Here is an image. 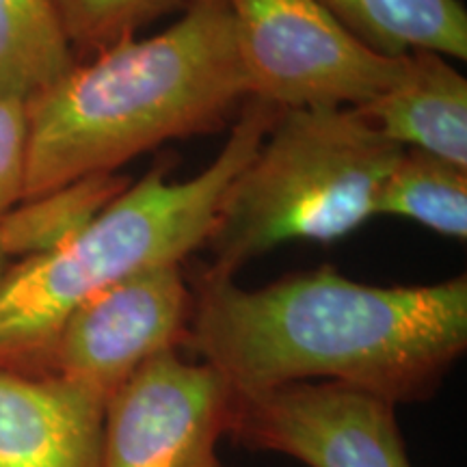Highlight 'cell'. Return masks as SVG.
Instances as JSON below:
<instances>
[{"label": "cell", "instance_id": "cell-9", "mask_svg": "<svg viewBox=\"0 0 467 467\" xmlns=\"http://www.w3.org/2000/svg\"><path fill=\"white\" fill-rule=\"evenodd\" d=\"M104 409L80 383L0 370V467H102Z\"/></svg>", "mask_w": 467, "mask_h": 467}, {"label": "cell", "instance_id": "cell-3", "mask_svg": "<svg viewBox=\"0 0 467 467\" xmlns=\"http://www.w3.org/2000/svg\"><path fill=\"white\" fill-rule=\"evenodd\" d=\"M279 113L249 98L219 156L202 173L175 182L161 162L72 241L11 262L0 275V370L50 375L58 334L83 303L132 273L182 265L206 247L227 186Z\"/></svg>", "mask_w": 467, "mask_h": 467}, {"label": "cell", "instance_id": "cell-2", "mask_svg": "<svg viewBox=\"0 0 467 467\" xmlns=\"http://www.w3.org/2000/svg\"><path fill=\"white\" fill-rule=\"evenodd\" d=\"M249 80L227 0H192L159 35L128 39L76 63L25 104L22 200L128 161L175 139L219 130Z\"/></svg>", "mask_w": 467, "mask_h": 467}, {"label": "cell", "instance_id": "cell-5", "mask_svg": "<svg viewBox=\"0 0 467 467\" xmlns=\"http://www.w3.org/2000/svg\"><path fill=\"white\" fill-rule=\"evenodd\" d=\"M249 98L277 110L361 109L388 91L407 55L372 50L317 0H227Z\"/></svg>", "mask_w": 467, "mask_h": 467}, {"label": "cell", "instance_id": "cell-4", "mask_svg": "<svg viewBox=\"0 0 467 467\" xmlns=\"http://www.w3.org/2000/svg\"><path fill=\"white\" fill-rule=\"evenodd\" d=\"M400 154L358 109L282 110L219 203L206 271L234 277L282 244L359 230Z\"/></svg>", "mask_w": 467, "mask_h": 467}, {"label": "cell", "instance_id": "cell-8", "mask_svg": "<svg viewBox=\"0 0 467 467\" xmlns=\"http://www.w3.org/2000/svg\"><path fill=\"white\" fill-rule=\"evenodd\" d=\"M192 290L182 265L132 273L83 303L58 334L50 375L110 399L134 372L186 340Z\"/></svg>", "mask_w": 467, "mask_h": 467}, {"label": "cell", "instance_id": "cell-11", "mask_svg": "<svg viewBox=\"0 0 467 467\" xmlns=\"http://www.w3.org/2000/svg\"><path fill=\"white\" fill-rule=\"evenodd\" d=\"M372 50L467 58V14L459 0H317Z\"/></svg>", "mask_w": 467, "mask_h": 467}, {"label": "cell", "instance_id": "cell-7", "mask_svg": "<svg viewBox=\"0 0 467 467\" xmlns=\"http://www.w3.org/2000/svg\"><path fill=\"white\" fill-rule=\"evenodd\" d=\"M225 437L306 467H411L396 405L340 383L234 394Z\"/></svg>", "mask_w": 467, "mask_h": 467}, {"label": "cell", "instance_id": "cell-10", "mask_svg": "<svg viewBox=\"0 0 467 467\" xmlns=\"http://www.w3.org/2000/svg\"><path fill=\"white\" fill-rule=\"evenodd\" d=\"M358 110L402 150L467 169V80L446 57L407 52L400 78Z\"/></svg>", "mask_w": 467, "mask_h": 467}, {"label": "cell", "instance_id": "cell-16", "mask_svg": "<svg viewBox=\"0 0 467 467\" xmlns=\"http://www.w3.org/2000/svg\"><path fill=\"white\" fill-rule=\"evenodd\" d=\"M25 148L26 115L25 104L0 102V230L9 210L22 200L25 189ZM11 260L0 243V275Z\"/></svg>", "mask_w": 467, "mask_h": 467}, {"label": "cell", "instance_id": "cell-15", "mask_svg": "<svg viewBox=\"0 0 467 467\" xmlns=\"http://www.w3.org/2000/svg\"><path fill=\"white\" fill-rule=\"evenodd\" d=\"M192 0H55L63 31L78 57H96L137 37L143 25Z\"/></svg>", "mask_w": 467, "mask_h": 467}, {"label": "cell", "instance_id": "cell-1", "mask_svg": "<svg viewBox=\"0 0 467 467\" xmlns=\"http://www.w3.org/2000/svg\"><path fill=\"white\" fill-rule=\"evenodd\" d=\"M184 347L234 394L340 383L392 405L431 400L467 348V275L372 285L334 266L262 288L203 268Z\"/></svg>", "mask_w": 467, "mask_h": 467}, {"label": "cell", "instance_id": "cell-14", "mask_svg": "<svg viewBox=\"0 0 467 467\" xmlns=\"http://www.w3.org/2000/svg\"><path fill=\"white\" fill-rule=\"evenodd\" d=\"M379 214L416 221L441 236H467V169L420 150H402L375 206Z\"/></svg>", "mask_w": 467, "mask_h": 467}, {"label": "cell", "instance_id": "cell-6", "mask_svg": "<svg viewBox=\"0 0 467 467\" xmlns=\"http://www.w3.org/2000/svg\"><path fill=\"white\" fill-rule=\"evenodd\" d=\"M234 389L213 366L165 350L107 400L102 467H227Z\"/></svg>", "mask_w": 467, "mask_h": 467}, {"label": "cell", "instance_id": "cell-12", "mask_svg": "<svg viewBox=\"0 0 467 467\" xmlns=\"http://www.w3.org/2000/svg\"><path fill=\"white\" fill-rule=\"evenodd\" d=\"M76 63L55 0H0V102L28 104Z\"/></svg>", "mask_w": 467, "mask_h": 467}, {"label": "cell", "instance_id": "cell-13", "mask_svg": "<svg viewBox=\"0 0 467 467\" xmlns=\"http://www.w3.org/2000/svg\"><path fill=\"white\" fill-rule=\"evenodd\" d=\"M119 173H93L20 200L3 221L0 243L11 262L48 254L87 230L130 186Z\"/></svg>", "mask_w": 467, "mask_h": 467}]
</instances>
